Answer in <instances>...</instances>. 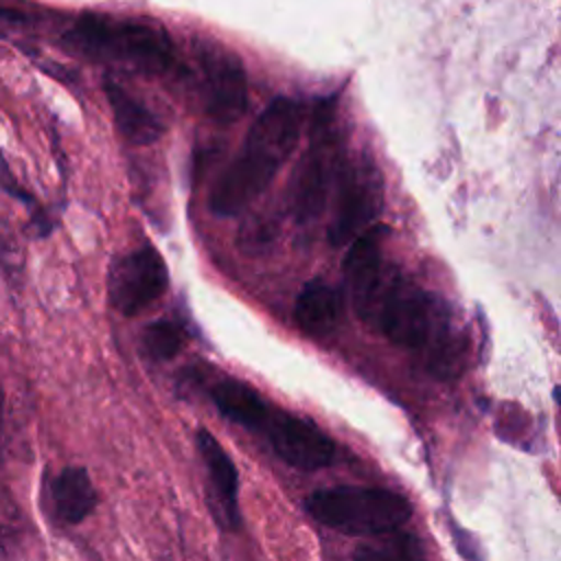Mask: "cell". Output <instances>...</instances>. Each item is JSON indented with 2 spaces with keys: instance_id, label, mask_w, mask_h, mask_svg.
<instances>
[{
  "instance_id": "obj_1",
  "label": "cell",
  "mask_w": 561,
  "mask_h": 561,
  "mask_svg": "<svg viewBox=\"0 0 561 561\" xmlns=\"http://www.w3.org/2000/svg\"><path fill=\"white\" fill-rule=\"evenodd\" d=\"M388 232L375 224L351 241L342 265L351 305L390 344L416 353L430 375L454 379L467 364V337L445 300L388 259Z\"/></svg>"
},
{
  "instance_id": "obj_2",
  "label": "cell",
  "mask_w": 561,
  "mask_h": 561,
  "mask_svg": "<svg viewBox=\"0 0 561 561\" xmlns=\"http://www.w3.org/2000/svg\"><path fill=\"white\" fill-rule=\"evenodd\" d=\"M302 105L291 96H276L248 129L239 153L215 180L208 208L217 217L243 213L276 178L300 138Z\"/></svg>"
},
{
  "instance_id": "obj_3",
  "label": "cell",
  "mask_w": 561,
  "mask_h": 561,
  "mask_svg": "<svg viewBox=\"0 0 561 561\" xmlns=\"http://www.w3.org/2000/svg\"><path fill=\"white\" fill-rule=\"evenodd\" d=\"M64 42L92 59L116 61L147 75H162L175 66L171 37L160 24L145 20L83 13Z\"/></svg>"
},
{
  "instance_id": "obj_4",
  "label": "cell",
  "mask_w": 561,
  "mask_h": 561,
  "mask_svg": "<svg viewBox=\"0 0 561 561\" xmlns=\"http://www.w3.org/2000/svg\"><path fill=\"white\" fill-rule=\"evenodd\" d=\"M305 508L316 522L353 537H379L412 517L408 497L381 486L320 489L307 495Z\"/></svg>"
},
{
  "instance_id": "obj_5",
  "label": "cell",
  "mask_w": 561,
  "mask_h": 561,
  "mask_svg": "<svg viewBox=\"0 0 561 561\" xmlns=\"http://www.w3.org/2000/svg\"><path fill=\"white\" fill-rule=\"evenodd\" d=\"M335 96L320 99L309 121V142L289 184V210L298 224H309L324 210L331 182L342 162Z\"/></svg>"
},
{
  "instance_id": "obj_6",
  "label": "cell",
  "mask_w": 561,
  "mask_h": 561,
  "mask_svg": "<svg viewBox=\"0 0 561 561\" xmlns=\"http://www.w3.org/2000/svg\"><path fill=\"white\" fill-rule=\"evenodd\" d=\"M335 182V208L327 237L331 245H344L375 226L383 206V178L375 158L364 149L342 158Z\"/></svg>"
},
{
  "instance_id": "obj_7",
  "label": "cell",
  "mask_w": 561,
  "mask_h": 561,
  "mask_svg": "<svg viewBox=\"0 0 561 561\" xmlns=\"http://www.w3.org/2000/svg\"><path fill=\"white\" fill-rule=\"evenodd\" d=\"M195 57L206 116L219 125L237 123L248 110V75L241 59L217 42L197 44Z\"/></svg>"
},
{
  "instance_id": "obj_8",
  "label": "cell",
  "mask_w": 561,
  "mask_h": 561,
  "mask_svg": "<svg viewBox=\"0 0 561 561\" xmlns=\"http://www.w3.org/2000/svg\"><path fill=\"white\" fill-rule=\"evenodd\" d=\"M169 285V272L156 248L142 245L114 261L107 278L110 305L123 316H136L156 302Z\"/></svg>"
},
{
  "instance_id": "obj_9",
  "label": "cell",
  "mask_w": 561,
  "mask_h": 561,
  "mask_svg": "<svg viewBox=\"0 0 561 561\" xmlns=\"http://www.w3.org/2000/svg\"><path fill=\"white\" fill-rule=\"evenodd\" d=\"M274 454L294 469L318 471L335 460V443L309 419L276 410L263 430Z\"/></svg>"
},
{
  "instance_id": "obj_10",
  "label": "cell",
  "mask_w": 561,
  "mask_h": 561,
  "mask_svg": "<svg viewBox=\"0 0 561 561\" xmlns=\"http://www.w3.org/2000/svg\"><path fill=\"white\" fill-rule=\"evenodd\" d=\"M197 451L202 456L206 480H208V511L215 522L226 530H239V476L230 454L221 443L206 430L197 432Z\"/></svg>"
},
{
  "instance_id": "obj_11",
  "label": "cell",
  "mask_w": 561,
  "mask_h": 561,
  "mask_svg": "<svg viewBox=\"0 0 561 561\" xmlns=\"http://www.w3.org/2000/svg\"><path fill=\"white\" fill-rule=\"evenodd\" d=\"M112 116L121 136L131 145H151L164 134V125L142 101L127 92L121 83L107 79L103 83Z\"/></svg>"
},
{
  "instance_id": "obj_12",
  "label": "cell",
  "mask_w": 561,
  "mask_h": 561,
  "mask_svg": "<svg viewBox=\"0 0 561 561\" xmlns=\"http://www.w3.org/2000/svg\"><path fill=\"white\" fill-rule=\"evenodd\" d=\"M340 313L342 302L335 287L322 278H311L302 285L294 307V320L302 333L309 337H327L337 327Z\"/></svg>"
},
{
  "instance_id": "obj_13",
  "label": "cell",
  "mask_w": 561,
  "mask_h": 561,
  "mask_svg": "<svg viewBox=\"0 0 561 561\" xmlns=\"http://www.w3.org/2000/svg\"><path fill=\"white\" fill-rule=\"evenodd\" d=\"M210 397L228 421L252 432H261L272 414L267 401L250 383L232 377L217 381L210 390Z\"/></svg>"
},
{
  "instance_id": "obj_14",
  "label": "cell",
  "mask_w": 561,
  "mask_h": 561,
  "mask_svg": "<svg viewBox=\"0 0 561 561\" xmlns=\"http://www.w3.org/2000/svg\"><path fill=\"white\" fill-rule=\"evenodd\" d=\"M53 502L64 522H83L96 506V493L88 471L81 467H66L53 482Z\"/></svg>"
},
{
  "instance_id": "obj_15",
  "label": "cell",
  "mask_w": 561,
  "mask_h": 561,
  "mask_svg": "<svg viewBox=\"0 0 561 561\" xmlns=\"http://www.w3.org/2000/svg\"><path fill=\"white\" fill-rule=\"evenodd\" d=\"M375 543H364L353 552V561H425V550L414 533L392 530L379 535Z\"/></svg>"
},
{
  "instance_id": "obj_16",
  "label": "cell",
  "mask_w": 561,
  "mask_h": 561,
  "mask_svg": "<svg viewBox=\"0 0 561 561\" xmlns=\"http://www.w3.org/2000/svg\"><path fill=\"white\" fill-rule=\"evenodd\" d=\"M142 353L156 362L173 359L184 346V333L180 324L171 320H156L142 329L140 335Z\"/></svg>"
},
{
  "instance_id": "obj_17",
  "label": "cell",
  "mask_w": 561,
  "mask_h": 561,
  "mask_svg": "<svg viewBox=\"0 0 561 561\" xmlns=\"http://www.w3.org/2000/svg\"><path fill=\"white\" fill-rule=\"evenodd\" d=\"M0 414H2V388H0Z\"/></svg>"
}]
</instances>
